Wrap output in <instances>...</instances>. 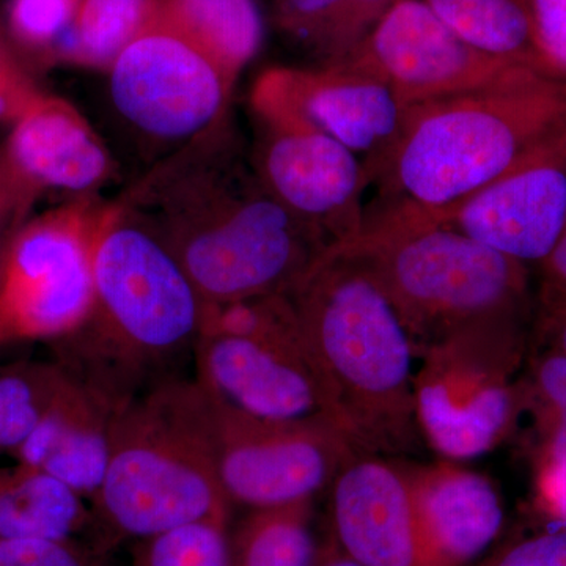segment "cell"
Returning <instances> with one entry per match:
<instances>
[{
    "label": "cell",
    "instance_id": "6da1fadb",
    "mask_svg": "<svg viewBox=\"0 0 566 566\" xmlns=\"http://www.w3.org/2000/svg\"><path fill=\"white\" fill-rule=\"evenodd\" d=\"M118 200L169 245L207 304L290 294L331 249L266 191L230 114Z\"/></svg>",
    "mask_w": 566,
    "mask_h": 566
},
{
    "label": "cell",
    "instance_id": "7a4b0ae2",
    "mask_svg": "<svg viewBox=\"0 0 566 566\" xmlns=\"http://www.w3.org/2000/svg\"><path fill=\"white\" fill-rule=\"evenodd\" d=\"M207 303L169 245L107 202L95 248V292L84 322L52 342L66 374L115 408L178 378L202 334Z\"/></svg>",
    "mask_w": 566,
    "mask_h": 566
},
{
    "label": "cell",
    "instance_id": "3957f363",
    "mask_svg": "<svg viewBox=\"0 0 566 566\" xmlns=\"http://www.w3.org/2000/svg\"><path fill=\"white\" fill-rule=\"evenodd\" d=\"M334 248L374 275L415 344L416 337L430 348L474 337L523 340L527 264L455 227L367 212L360 233Z\"/></svg>",
    "mask_w": 566,
    "mask_h": 566
},
{
    "label": "cell",
    "instance_id": "277c9868",
    "mask_svg": "<svg viewBox=\"0 0 566 566\" xmlns=\"http://www.w3.org/2000/svg\"><path fill=\"white\" fill-rule=\"evenodd\" d=\"M289 296L344 433L363 444L400 439L416 416V344L382 286L331 248Z\"/></svg>",
    "mask_w": 566,
    "mask_h": 566
},
{
    "label": "cell",
    "instance_id": "5b68a950",
    "mask_svg": "<svg viewBox=\"0 0 566 566\" xmlns=\"http://www.w3.org/2000/svg\"><path fill=\"white\" fill-rule=\"evenodd\" d=\"M565 126L566 85L551 80L409 106L375 181L382 199L376 211L444 223L536 142Z\"/></svg>",
    "mask_w": 566,
    "mask_h": 566
},
{
    "label": "cell",
    "instance_id": "8992f818",
    "mask_svg": "<svg viewBox=\"0 0 566 566\" xmlns=\"http://www.w3.org/2000/svg\"><path fill=\"white\" fill-rule=\"evenodd\" d=\"M92 506L109 543L232 517L216 474L210 401L193 378L167 379L117 409L109 465Z\"/></svg>",
    "mask_w": 566,
    "mask_h": 566
},
{
    "label": "cell",
    "instance_id": "52a82bcc",
    "mask_svg": "<svg viewBox=\"0 0 566 566\" xmlns=\"http://www.w3.org/2000/svg\"><path fill=\"white\" fill-rule=\"evenodd\" d=\"M106 205L96 193L76 196L11 234L0 277V319L9 344H52L84 322Z\"/></svg>",
    "mask_w": 566,
    "mask_h": 566
},
{
    "label": "cell",
    "instance_id": "ba28073f",
    "mask_svg": "<svg viewBox=\"0 0 566 566\" xmlns=\"http://www.w3.org/2000/svg\"><path fill=\"white\" fill-rule=\"evenodd\" d=\"M207 398L216 474L232 509L314 502L352 457L348 436L329 420L263 422Z\"/></svg>",
    "mask_w": 566,
    "mask_h": 566
},
{
    "label": "cell",
    "instance_id": "9c48e42d",
    "mask_svg": "<svg viewBox=\"0 0 566 566\" xmlns=\"http://www.w3.org/2000/svg\"><path fill=\"white\" fill-rule=\"evenodd\" d=\"M335 66L385 82L406 106L547 80L476 50L423 0H395L368 39Z\"/></svg>",
    "mask_w": 566,
    "mask_h": 566
},
{
    "label": "cell",
    "instance_id": "30bf717a",
    "mask_svg": "<svg viewBox=\"0 0 566 566\" xmlns=\"http://www.w3.org/2000/svg\"><path fill=\"white\" fill-rule=\"evenodd\" d=\"M107 74L123 120L150 139L180 147L230 114L237 85L159 21L122 52Z\"/></svg>",
    "mask_w": 566,
    "mask_h": 566
},
{
    "label": "cell",
    "instance_id": "8fae6325",
    "mask_svg": "<svg viewBox=\"0 0 566 566\" xmlns=\"http://www.w3.org/2000/svg\"><path fill=\"white\" fill-rule=\"evenodd\" d=\"M192 364L193 381L232 411L263 422L329 420L340 428L301 329L283 335L202 331Z\"/></svg>",
    "mask_w": 566,
    "mask_h": 566
},
{
    "label": "cell",
    "instance_id": "7c38bea8",
    "mask_svg": "<svg viewBox=\"0 0 566 566\" xmlns=\"http://www.w3.org/2000/svg\"><path fill=\"white\" fill-rule=\"evenodd\" d=\"M255 118H294L340 142L370 186L403 128L409 106L370 74L345 66H273L251 92Z\"/></svg>",
    "mask_w": 566,
    "mask_h": 566
},
{
    "label": "cell",
    "instance_id": "4fadbf2b",
    "mask_svg": "<svg viewBox=\"0 0 566 566\" xmlns=\"http://www.w3.org/2000/svg\"><path fill=\"white\" fill-rule=\"evenodd\" d=\"M252 166L266 191L334 248L363 230V161L311 125L294 118H256Z\"/></svg>",
    "mask_w": 566,
    "mask_h": 566
},
{
    "label": "cell",
    "instance_id": "5bb4252c",
    "mask_svg": "<svg viewBox=\"0 0 566 566\" xmlns=\"http://www.w3.org/2000/svg\"><path fill=\"white\" fill-rule=\"evenodd\" d=\"M446 226L524 264H542L566 226V126L450 212Z\"/></svg>",
    "mask_w": 566,
    "mask_h": 566
},
{
    "label": "cell",
    "instance_id": "9a60e30c",
    "mask_svg": "<svg viewBox=\"0 0 566 566\" xmlns=\"http://www.w3.org/2000/svg\"><path fill=\"white\" fill-rule=\"evenodd\" d=\"M433 363L416 379V416L430 444L453 460H472L502 438L515 395L506 371L512 353L486 342L436 346Z\"/></svg>",
    "mask_w": 566,
    "mask_h": 566
},
{
    "label": "cell",
    "instance_id": "2e32d148",
    "mask_svg": "<svg viewBox=\"0 0 566 566\" xmlns=\"http://www.w3.org/2000/svg\"><path fill=\"white\" fill-rule=\"evenodd\" d=\"M335 547L360 566H427L411 480L375 458H348L333 480Z\"/></svg>",
    "mask_w": 566,
    "mask_h": 566
},
{
    "label": "cell",
    "instance_id": "e0dca14e",
    "mask_svg": "<svg viewBox=\"0 0 566 566\" xmlns=\"http://www.w3.org/2000/svg\"><path fill=\"white\" fill-rule=\"evenodd\" d=\"M10 126L3 148L43 191L96 193L114 177L106 144L66 99L40 92Z\"/></svg>",
    "mask_w": 566,
    "mask_h": 566
},
{
    "label": "cell",
    "instance_id": "ac0fdd59",
    "mask_svg": "<svg viewBox=\"0 0 566 566\" xmlns=\"http://www.w3.org/2000/svg\"><path fill=\"white\" fill-rule=\"evenodd\" d=\"M117 409L69 375L11 461L46 472L92 504L109 465Z\"/></svg>",
    "mask_w": 566,
    "mask_h": 566
},
{
    "label": "cell",
    "instance_id": "d6986e66",
    "mask_svg": "<svg viewBox=\"0 0 566 566\" xmlns=\"http://www.w3.org/2000/svg\"><path fill=\"white\" fill-rule=\"evenodd\" d=\"M409 480L427 566H469L497 539L504 506L485 476L441 468Z\"/></svg>",
    "mask_w": 566,
    "mask_h": 566
},
{
    "label": "cell",
    "instance_id": "ffe728a7",
    "mask_svg": "<svg viewBox=\"0 0 566 566\" xmlns=\"http://www.w3.org/2000/svg\"><path fill=\"white\" fill-rule=\"evenodd\" d=\"M99 534L91 502L65 483L17 461L0 465V538L91 542Z\"/></svg>",
    "mask_w": 566,
    "mask_h": 566
},
{
    "label": "cell",
    "instance_id": "44dd1931",
    "mask_svg": "<svg viewBox=\"0 0 566 566\" xmlns=\"http://www.w3.org/2000/svg\"><path fill=\"white\" fill-rule=\"evenodd\" d=\"M158 21L203 52L233 84L262 50L255 0H161Z\"/></svg>",
    "mask_w": 566,
    "mask_h": 566
},
{
    "label": "cell",
    "instance_id": "7402d4cb",
    "mask_svg": "<svg viewBox=\"0 0 566 566\" xmlns=\"http://www.w3.org/2000/svg\"><path fill=\"white\" fill-rule=\"evenodd\" d=\"M395 0H274L273 22L279 32L311 55L315 66L345 62Z\"/></svg>",
    "mask_w": 566,
    "mask_h": 566
},
{
    "label": "cell",
    "instance_id": "603a6c76",
    "mask_svg": "<svg viewBox=\"0 0 566 566\" xmlns=\"http://www.w3.org/2000/svg\"><path fill=\"white\" fill-rule=\"evenodd\" d=\"M161 0H80L55 61L109 71L123 51L158 21Z\"/></svg>",
    "mask_w": 566,
    "mask_h": 566
},
{
    "label": "cell",
    "instance_id": "cb8c5ba5",
    "mask_svg": "<svg viewBox=\"0 0 566 566\" xmlns=\"http://www.w3.org/2000/svg\"><path fill=\"white\" fill-rule=\"evenodd\" d=\"M464 41L491 57L542 74L526 0H423ZM543 76V74H542Z\"/></svg>",
    "mask_w": 566,
    "mask_h": 566
},
{
    "label": "cell",
    "instance_id": "d4e9b609",
    "mask_svg": "<svg viewBox=\"0 0 566 566\" xmlns=\"http://www.w3.org/2000/svg\"><path fill=\"white\" fill-rule=\"evenodd\" d=\"M322 553L312 502L251 510L230 527L232 566H315Z\"/></svg>",
    "mask_w": 566,
    "mask_h": 566
},
{
    "label": "cell",
    "instance_id": "484cf974",
    "mask_svg": "<svg viewBox=\"0 0 566 566\" xmlns=\"http://www.w3.org/2000/svg\"><path fill=\"white\" fill-rule=\"evenodd\" d=\"M69 374L57 360L0 365V457H10L40 422Z\"/></svg>",
    "mask_w": 566,
    "mask_h": 566
},
{
    "label": "cell",
    "instance_id": "4316f807",
    "mask_svg": "<svg viewBox=\"0 0 566 566\" xmlns=\"http://www.w3.org/2000/svg\"><path fill=\"white\" fill-rule=\"evenodd\" d=\"M230 520L208 517L134 543V566H232Z\"/></svg>",
    "mask_w": 566,
    "mask_h": 566
},
{
    "label": "cell",
    "instance_id": "83f0119b",
    "mask_svg": "<svg viewBox=\"0 0 566 566\" xmlns=\"http://www.w3.org/2000/svg\"><path fill=\"white\" fill-rule=\"evenodd\" d=\"M80 0H10L9 31L24 50L55 61L71 31Z\"/></svg>",
    "mask_w": 566,
    "mask_h": 566
},
{
    "label": "cell",
    "instance_id": "f1b7e54d",
    "mask_svg": "<svg viewBox=\"0 0 566 566\" xmlns=\"http://www.w3.org/2000/svg\"><path fill=\"white\" fill-rule=\"evenodd\" d=\"M0 566H106L103 546L82 539L0 538Z\"/></svg>",
    "mask_w": 566,
    "mask_h": 566
},
{
    "label": "cell",
    "instance_id": "f546056e",
    "mask_svg": "<svg viewBox=\"0 0 566 566\" xmlns=\"http://www.w3.org/2000/svg\"><path fill=\"white\" fill-rule=\"evenodd\" d=\"M539 71L566 85V0H526Z\"/></svg>",
    "mask_w": 566,
    "mask_h": 566
},
{
    "label": "cell",
    "instance_id": "4dcf8cb0",
    "mask_svg": "<svg viewBox=\"0 0 566 566\" xmlns=\"http://www.w3.org/2000/svg\"><path fill=\"white\" fill-rule=\"evenodd\" d=\"M43 189L18 169L0 144V243L28 221Z\"/></svg>",
    "mask_w": 566,
    "mask_h": 566
},
{
    "label": "cell",
    "instance_id": "1f68e13d",
    "mask_svg": "<svg viewBox=\"0 0 566 566\" xmlns=\"http://www.w3.org/2000/svg\"><path fill=\"white\" fill-rule=\"evenodd\" d=\"M480 566H566V526L506 543Z\"/></svg>",
    "mask_w": 566,
    "mask_h": 566
},
{
    "label": "cell",
    "instance_id": "d6a6232c",
    "mask_svg": "<svg viewBox=\"0 0 566 566\" xmlns=\"http://www.w3.org/2000/svg\"><path fill=\"white\" fill-rule=\"evenodd\" d=\"M534 381L542 403V423L566 415V354L547 346L536 360Z\"/></svg>",
    "mask_w": 566,
    "mask_h": 566
},
{
    "label": "cell",
    "instance_id": "836d02e7",
    "mask_svg": "<svg viewBox=\"0 0 566 566\" xmlns=\"http://www.w3.org/2000/svg\"><path fill=\"white\" fill-rule=\"evenodd\" d=\"M538 497L543 512L554 524L566 526V464L543 461Z\"/></svg>",
    "mask_w": 566,
    "mask_h": 566
},
{
    "label": "cell",
    "instance_id": "e575fe53",
    "mask_svg": "<svg viewBox=\"0 0 566 566\" xmlns=\"http://www.w3.org/2000/svg\"><path fill=\"white\" fill-rule=\"evenodd\" d=\"M32 77L0 81V125L13 123L40 93Z\"/></svg>",
    "mask_w": 566,
    "mask_h": 566
},
{
    "label": "cell",
    "instance_id": "d590c367",
    "mask_svg": "<svg viewBox=\"0 0 566 566\" xmlns=\"http://www.w3.org/2000/svg\"><path fill=\"white\" fill-rule=\"evenodd\" d=\"M539 271H542L539 297L566 294V226L554 251L545 262L539 264Z\"/></svg>",
    "mask_w": 566,
    "mask_h": 566
},
{
    "label": "cell",
    "instance_id": "8d00e7d4",
    "mask_svg": "<svg viewBox=\"0 0 566 566\" xmlns=\"http://www.w3.org/2000/svg\"><path fill=\"white\" fill-rule=\"evenodd\" d=\"M29 77L20 62L14 59L13 52L7 46L2 33H0V81H17Z\"/></svg>",
    "mask_w": 566,
    "mask_h": 566
},
{
    "label": "cell",
    "instance_id": "74e56055",
    "mask_svg": "<svg viewBox=\"0 0 566 566\" xmlns=\"http://www.w3.org/2000/svg\"><path fill=\"white\" fill-rule=\"evenodd\" d=\"M315 566H360L357 565L356 562H353L352 558L344 556L337 547H333V549L327 551V553H322L319 556V560L316 562Z\"/></svg>",
    "mask_w": 566,
    "mask_h": 566
},
{
    "label": "cell",
    "instance_id": "f35d334b",
    "mask_svg": "<svg viewBox=\"0 0 566 566\" xmlns=\"http://www.w3.org/2000/svg\"><path fill=\"white\" fill-rule=\"evenodd\" d=\"M10 238H7L3 243H0V277H2L3 259H6L7 245H9ZM9 345V338H7L6 331H3L2 319H0V346Z\"/></svg>",
    "mask_w": 566,
    "mask_h": 566
}]
</instances>
